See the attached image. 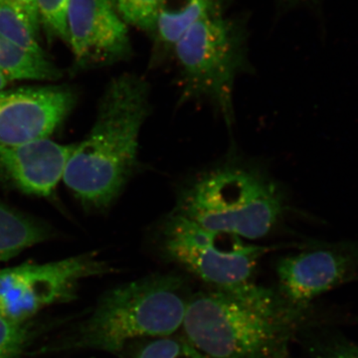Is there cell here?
I'll return each instance as SVG.
<instances>
[{
	"mask_svg": "<svg viewBox=\"0 0 358 358\" xmlns=\"http://www.w3.org/2000/svg\"><path fill=\"white\" fill-rule=\"evenodd\" d=\"M9 83V81H7L6 78L2 76L1 73H0V91H2V90L6 89V87L7 86V84Z\"/></svg>",
	"mask_w": 358,
	"mask_h": 358,
	"instance_id": "603a6c76",
	"label": "cell"
},
{
	"mask_svg": "<svg viewBox=\"0 0 358 358\" xmlns=\"http://www.w3.org/2000/svg\"><path fill=\"white\" fill-rule=\"evenodd\" d=\"M40 23L54 37L69 44L68 9L70 0H35Z\"/></svg>",
	"mask_w": 358,
	"mask_h": 358,
	"instance_id": "ffe728a7",
	"label": "cell"
},
{
	"mask_svg": "<svg viewBox=\"0 0 358 358\" xmlns=\"http://www.w3.org/2000/svg\"><path fill=\"white\" fill-rule=\"evenodd\" d=\"M76 147L49 138L0 145V178L28 194L50 196Z\"/></svg>",
	"mask_w": 358,
	"mask_h": 358,
	"instance_id": "8fae6325",
	"label": "cell"
},
{
	"mask_svg": "<svg viewBox=\"0 0 358 358\" xmlns=\"http://www.w3.org/2000/svg\"><path fill=\"white\" fill-rule=\"evenodd\" d=\"M0 36L38 56H47L38 43L37 35L22 17L8 6L0 4Z\"/></svg>",
	"mask_w": 358,
	"mask_h": 358,
	"instance_id": "2e32d148",
	"label": "cell"
},
{
	"mask_svg": "<svg viewBox=\"0 0 358 358\" xmlns=\"http://www.w3.org/2000/svg\"><path fill=\"white\" fill-rule=\"evenodd\" d=\"M216 9V0H159L152 32L155 43L162 50H173L195 22Z\"/></svg>",
	"mask_w": 358,
	"mask_h": 358,
	"instance_id": "7c38bea8",
	"label": "cell"
},
{
	"mask_svg": "<svg viewBox=\"0 0 358 358\" xmlns=\"http://www.w3.org/2000/svg\"><path fill=\"white\" fill-rule=\"evenodd\" d=\"M288 209L275 181L261 169L224 164L186 185L174 213L202 227L254 241L268 236Z\"/></svg>",
	"mask_w": 358,
	"mask_h": 358,
	"instance_id": "3957f363",
	"label": "cell"
},
{
	"mask_svg": "<svg viewBox=\"0 0 358 358\" xmlns=\"http://www.w3.org/2000/svg\"><path fill=\"white\" fill-rule=\"evenodd\" d=\"M350 248H352V251L353 253V256H355V260L358 264V241H350Z\"/></svg>",
	"mask_w": 358,
	"mask_h": 358,
	"instance_id": "7402d4cb",
	"label": "cell"
},
{
	"mask_svg": "<svg viewBox=\"0 0 358 358\" xmlns=\"http://www.w3.org/2000/svg\"><path fill=\"white\" fill-rule=\"evenodd\" d=\"M171 51L180 70V102L207 101L232 124L235 81L246 62L239 25L216 9L195 22Z\"/></svg>",
	"mask_w": 358,
	"mask_h": 358,
	"instance_id": "5b68a950",
	"label": "cell"
},
{
	"mask_svg": "<svg viewBox=\"0 0 358 358\" xmlns=\"http://www.w3.org/2000/svg\"><path fill=\"white\" fill-rule=\"evenodd\" d=\"M32 322L18 324L0 317V358H24L35 331Z\"/></svg>",
	"mask_w": 358,
	"mask_h": 358,
	"instance_id": "d6986e66",
	"label": "cell"
},
{
	"mask_svg": "<svg viewBox=\"0 0 358 358\" xmlns=\"http://www.w3.org/2000/svg\"><path fill=\"white\" fill-rule=\"evenodd\" d=\"M52 236L47 224L0 203V263Z\"/></svg>",
	"mask_w": 358,
	"mask_h": 358,
	"instance_id": "4fadbf2b",
	"label": "cell"
},
{
	"mask_svg": "<svg viewBox=\"0 0 358 358\" xmlns=\"http://www.w3.org/2000/svg\"><path fill=\"white\" fill-rule=\"evenodd\" d=\"M192 296L176 274H154L121 285L103 294L67 343L115 353L138 339L173 336L182 327Z\"/></svg>",
	"mask_w": 358,
	"mask_h": 358,
	"instance_id": "277c9868",
	"label": "cell"
},
{
	"mask_svg": "<svg viewBox=\"0 0 358 358\" xmlns=\"http://www.w3.org/2000/svg\"><path fill=\"white\" fill-rule=\"evenodd\" d=\"M131 358H209L185 338L166 336L148 339L140 345Z\"/></svg>",
	"mask_w": 358,
	"mask_h": 358,
	"instance_id": "e0dca14e",
	"label": "cell"
},
{
	"mask_svg": "<svg viewBox=\"0 0 358 358\" xmlns=\"http://www.w3.org/2000/svg\"><path fill=\"white\" fill-rule=\"evenodd\" d=\"M0 4L10 7L29 24L35 34L38 36L40 23L38 10L35 0H0Z\"/></svg>",
	"mask_w": 358,
	"mask_h": 358,
	"instance_id": "44dd1931",
	"label": "cell"
},
{
	"mask_svg": "<svg viewBox=\"0 0 358 358\" xmlns=\"http://www.w3.org/2000/svg\"><path fill=\"white\" fill-rule=\"evenodd\" d=\"M157 233L166 260L220 291L235 292L255 282L261 259L273 250L206 229L174 212L162 220Z\"/></svg>",
	"mask_w": 358,
	"mask_h": 358,
	"instance_id": "8992f818",
	"label": "cell"
},
{
	"mask_svg": "<svg viewBox=\"0 0 358 358\" xmlns=\"http://www.w3.org/2000/svg\"><path fill=\"white\" fill-rule=\"evenodd\" d=\"M0 73L7 81H56L62 71L48 58L20 48L0 36Z\"/></svg>",
	"mask_w": 358,
	"mask_h": 358,
	"instance_id": "5bb4252c",
	"label": "cell"
},
{
	"mask_svg": "<svg viewBox=\"0 0 358 358\" xmlns=\"http://www.w3.org/2000/svg\"><path fill=\"white\" fill-rule=\"evenodd\" d=\"M77 103L72 87H21L0 91V145L48 138Z\"/></svg>",
	"mask_w": 358,
	"mask_h": 358,
	"instance_id": "9c48e42d",
	"label": "cell"
},
{
	"mask_svg": "<svg viewBox=\"0 0 358 358\" xmlns=\"http://www.w3.org/2000/svg\"><path fill=\"white\" fill-rule=\"evenodd\" d=\"M307 317L277 291L253 282L235 292L192 294L182 329L186 341L209 358H288Z\"/></svg>",
	"mask_w": 358,
	"mask_h": 358,
	"instance_id": "6da1fadb",
	"label": "cell"
},
{
	"mask_svg": "<svg viewBox=\"0 0 358 358\" xmlns=\"http://www.w3.org/2000/svg\"><path fill=\"white\" fill-rule=\"evenodd\" d=\"M293 1H305V0H293Z\"/></svg>",
	"mask_w": 358,
	"mask_h": 358,
	"instance_id": "cb8c5ba5",
	"label": "cell"
},
{
	"mask_svg": "<svg viewBox=\"0 0 358 358\" xmlns=\"http://www.w3.org/2000/svg\"><path fill=\"white\" fill-rule=\"evenodd\" d=\"M308 358H358V343L333 327L301 331Z\"/></svg>",
	"mask_w": 358,
	"mask_h": 358,
	"instance_id": "9a60e30c",
	"label": "cell"
},
{
	"mask_svg": "<svg viewBox=\"0 0 358 358\" xmlns=\"http://www.w3.org/2000/svg\"><path fill=\"white\" fill-rule=\"evenodd\" d=\"M67 22L78 67L113 65L131 56L128 27L110 0H70Z\"/></svg>",
	"mask_w": 358,
	"mask_h": 358,
	"instance_id": "30bf717a",
	"label": "cell"
},
{
	"mask_svg": "<svg viewBox=\"0 0 358 358\" xmlns=\"http://www.w3.org/2000/svg\"><path fill=\"white\" fill-rule=\"evenodd\" d=\"M150 85L136 74L106 87L95 124L65 169L66 186L88 210L109 208L134 176L141 129L152 112Z\"/></svg>",
	"mask_w": 358,
	"mask_h": 358,
	"instance_id": "7a4b0ae2",
	"label": "cell"
},
{
	"mask_svg": "<svg viewBox=\"0 0 358 358\" xmlns=\"http://www.w3.org/2000/svg\"><path fill=\"white\" fill-rule=\"evenodd\" d=\"M110 272L107 263L90 253L0 268V317L13 324L31 322L44 308L74 300L83 280Z\"/></svg>",
	"mask_w": 358,
	"mask_h": 358,
	"instance_id": "52a82bcc",
	"label": "cell"
},
{
	"mask_svg": "<svg viewBox=\"0 0 358 358\" xmlns=\"http://www.w3.org/2000/svg\"><path fill=\"white\" fill-rule=\"evenodd\" d=\"M278 294L296 312L308 315L322 294L358 279V264L350 241L308 245L277 263Z\"/></svg>",
	"mask_w": 358,
	"mask_h": 358,
	"instance_id": "ba28073f",
	"label": "cell"
},
{
	"mask_svg": "<svg viewBox=\"0 0 358 358\" xmlns=\"http://www.w3.org/2000/svg\"><path fill=\"white\" fill-rule=\"evenodd\" d=\"M110 2L127 25L152 34L159 0H110Z\"/></svg>",
	"mask_w": 358,
	"mask_h": 358,
	"instance_id": "ac0fdd59",
	"label": "cell"
}]
</instances>
